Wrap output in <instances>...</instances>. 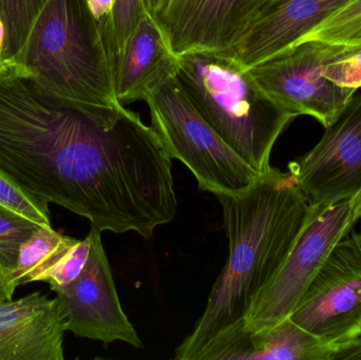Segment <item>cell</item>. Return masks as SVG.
Listing matches in <instances>:
<instances>
[{"label":"cell","mask_w":361,"mask_h":360,"mask_svg":"<svg viewBox=\"0 0 361 360\" xmlns=\"http://www.w3.org/2000/svg\"><path fill=\"white\" fill-rule=\"evenodd\" d=\"M145 13L147 12L144 0H116L112 14L101 21L114 61L122 52L127 39Z\"/></svg>","instance_id":"20"},{"label":"cell","mask_w":361,"mask_h":360,"mask_svg":"<svg viewBox=\"0 0 361 360\" xmlns=\"http://www.w3.org/2000/svg\"><path fill=\"white\" fill-rule=\"evenodd\" d=\"M39 224L0 205V266L6 276L14 270L19 249Z\"/></svg>","instance_id":"19"},{"label":"cell","mask_w":361,"mask_h":360,"mask_svg":"<svg viewBox=\"0 0 361 360\" xmlns=\"http://www.w3.org/2000/svg\"><path fill=\"white\" fill-rule=\"evenodd\" d=\"M271 0H171L154 21L171 52H231Z\"/></svg>","instance_id":"10"},{"label":"cell","mask_w":361,"mask_h":360,"mask_svg":"<svg viewBox=\"0 0 361 360\" xmlns=\"http://www.w3.org/2000/svg\"><path fill=\"white\" fill-rule=\"evenodd\" d=\"M248 71L280 107L296 116H312L324 128L338 118L357 92L324 75L317 42H299Z\"/></svg>","instance_id":"7"},{"label":"cell","mask_w":361,"mask_h":360,"mask_svg":"<svg viewBox=\"0 0 361 360\" xmlns=\"http://www.w3.org/2000/svg\"><path fill=\"white\" fill-rule=\"evenodd\" d=\"M150 120L171 159L182 162L200 190L239 194L259 173L246 164L202 118L178 82L176 74L154 85L144 99Z\"/></svg>","instance_id":"4"},{"label":"cell","mask_w":361,"mask_h":360,"mask_svg":"<svg viewBox=\"0 0 361 360\" xmlns=\"http://www.w3.org/2000/svg\"><path fill=\"white\" fill-rule=\"evenodd\" d=\"M176 77L219 137L259 175L271 166L276 142L297 118L273 101L228 52L178 57Z\"/></svg>","instance_id":"3"},{"label":"cell","mask_w":361,"mask_h":360,"mask_svg":"<svg viewBox=\"0 0 361 360\" xmlns=\"http://www.w3.org/2000/svg\"><path fill=\"white\" fill-rule=\"evenodd\" d=\"M358 219L355 198L312 205L300 236L274 280L255 300L244 327L264 329L288 318L333 247L351 232Z\"/></svg>","instance_id":"5"},{"label":"cell","mask_w":361,"mask_h":360,"mask_svg":"<svg viewBox=\"0 0 361 360\" xmlns=\"http://www.w3.org/2000/svg\"><path fill=\"white\" fill-rule=\"evenodd\" d=\"M288 318L326 344L361 338V241L356 232L333 247Z\"/></svg>","instance_id":"6"},{"label":"cell","mask_w":361,"mask_h":360,"mask_svg":"<svg viewBox=\"0 0 361 360\" xmlns=\"http://www.w3.org/2000/svg\"><path fill=\"white\" fill-rule=\"evenodd\" d=\"M90 254L80 276L55 292L66 331L105 345L122 342L144 348L143 342L123 310L102 232L91 226Z\"/></svg>","instance_id":"8"},{"label":"cell","mask_w":361,"mask_h":360,"mask_svg":"<svg viewBox=\"0 0 361 360\" xmlns=\"http://www.w3.org/2000/svg\"><path fill=\"white\" fill-rule=\"evenodd\" d=\"M319 44L324 75L338 86L361 88V44L353 46Z\"/></svg>","instance_id":"18"},{"label":"cell","mask_w":361,"mask_h":360,"mask_svg":"<svg viewBox=\"0 0 361 360\" xmlns=\"http://www.w3.org/2000/svg\"><path fill=\"white\" fill-rule=\"evenodd\" d=\"M76 242L78 239L61 234L52 226H38L21 245L16 266L8 275L12 289L39 281Z\"/></svg>","instance_id":"15"},{"label":"cell","mask_w":361,"mask_h":360,"mask_svg":"<svg viewBox=\"0 0 361 360\" xmlns=\"http://www.w3.org/2000/svg\"><path fill=\"white\" fill-rule=\"evenodd\" d=\"M305 42H318L343 46L360 44L361 0H351L335 11L328 18L303 36L297 44Z\"/></svg>","instance_id":"16"},{"label":"cell","mask_w":361,"mask_h":360,"mask_svg":"<svg viewBox=\"0 0 361 360\" xmlns=\"http://www.w3.org/2000/svg\"><path fill=\"white\" fill-rule=\"evenodd\" d=\"M88 6L94 18L103 21L114 12L116 0H88Z\"/></svg>","instance_id":"23"},{"label":"cell","mask_w":361,"mask_h":360,"mask_svg":"<svg viewBox=\"0 0 361 360\" xmlns=\"http://www.w3.org/2000/svg\"><path fill=\"white\" fill-rule=\"evenodd\" d=\"M14 292L15 290L12 289L10 283H8L6 272L0 266V304L13 300Z\"/></svg>","instance_id":"24"},{"label":"cell","mask_w":361,"mask_h":360,"mask_svg":"<svg viewBox=\"0 0 361 360\" xmlns=\"http://www.w3.org/2000/svg\"><path fill=\"white\" fill-rule=\"evenodd\" d=\"M4 42H6V29H4V21L0 17V74L10 71V67L4 59Z\"/></svg>","instance_id":"26"},{"label":"cell","mask_w":361,"mask_h":360,"mask_svg":"<svg viewBox=\"0 0 361 360\" xmlns=\"http://www.w3.org/2000/svg\"><path fill=\"white\" fill-rule=\"evenodd\" d=\"M355 202H356V206H357L358 213H360V218H361V194H358V196L356 197Z\"/></svg>","instance_id":"27"},{"label":"cell","mask_w":361,"mask_h":360,"mask_svg":"<svg viewBox=\"0 0 361 360\" xmlns=\"http://www.w3.org/2000/svg\"><path fill=\"white\" fill-rule=\"evenodd\" d=\"M169 1L171 0H144V6H145L146 12L152 18H156L159 14H161L166 8Z\"/></svg>","instance_id":"25"},{"label":"cell","mask_w":361,"mask_h":360,"mask_svg":"<svg viewBox=\"0 0 361 360\" xmlns=\"http://www.w3.org/2000/svg\"><path fill=\"white\" fill-rule=\"evenodd\" d=\"M0 205L27 218L39 225L52 226L49 203L17 185L0 170Z\"/></svg>","instance_id":"21"},{"label":"cell","mask_w":361,"mask_h":360,"mask_svg":"<svg viewBox=\"0 0 361 360\" xmlns=\"http://www.w3.org/2000/svg\"><path fill=\"white\" fill-rule=\"evenodd\" d=\"M361 338L343 345L326 344L290 318L273 327L250 330L244 325L210 340L195 360L357 359Z\"/></svg>","instance_id":"11"},{"label":"cell","mask_w":361,"mask_h":360,"mask_svg":"<svg viewBox=\"0 0 361 360\" xmlns=\"http://www.w3.org/2000/svg\"><path fill=\"white\" fill-rule=\"evenodd\" d=\"M351 0H271L228 52L245 69L288 50Z\"/></svg>","instance_id":"12"},{"label":"cell","mask_w":361,"mask_h":360,"mask_svg":"<svg viewBox=\"0 0 361 360\" xmlns=\"http://www.w3.org/2000/svg\"><path fill=\"white\" fill-rule=\"evenodd\" d=\"M44 94L82 105H118L114 61L88 0H46L11 63Z\"/></svg>","instance_id":"2"},{"label":"cell","mask_w":361,"mask_h":360,"mask_svg":"<svg viewBox=\"0 0 361 360\" xmlns=\"http://www.w3.org/2000/svg\"><path fill=\"white\" fill-rule=\"evenodd\" d=\"M44 2L46 0H0V17L6 29L4 59L10 69Z\"/></svg>","instance_id":"17"},{"label":"cell","mask_w":361,"mask_h":360,"mask_svg":"<svg viewBox=\"0 0 361 360\" xmlns=\"http://www.w3.org/2000/svg\"><path fill=\"white\" fill-rule=\"evenodd\" d=\"M90 254V238L78 242L56 262L53 268L40 277L39 281L48 283L53 292L59 291L73 283L86 266Z\"/></svg>","instance_id":"22"},{"label":"cell","mask_w":361,"mask_h":360,"mask_svg":"<svg viewBox=\"0 0 361 360\" xmlns=\"http://www.w3.org/2000/svg\"><path fill=\"white\" fill-rule=\"evenodd\" d=\"M177 67L178 57L158 23L145 13L114 59L116 99L123 106L144 101L154 85L176 74Z\"/></svg>","instance_id":"14"},{"label":"cell","mask_w":361,"mask_h":360,"mask_svg":"<svg viewBox=\"0 0 361 360\" xmlns=\"http://www.w3.org/2000/svg\"><path fill=\"white\" fill-rule=\"evenodd\" d=\"M228 239L226 263L205 310L175 352L195 360L216 336L245 323L258 296L279 272L311 215L294 175L271 167L239 194H216Z\"/></svg>","instance_id":"1"},{"label":"cell","mask_w":361,"mask_h":360,"mask_svg":"<svg viewBox=\"0 0 361 360\" xmlns=\"http://www.w3.org/2000/svg\"><path fill=\"white\" fill-rule=\"evenodd\" d=\"M358 237H360V241H361V228H360V232H358Z\"/></svg>","instance_id":"28"},{"label":"cell","mask_w":361,"mask_h":360,"mask_svg":"<svg viewBox=\"0 0 361 360\" xmlns=\"http://www.w3.org/2000/svg\"><path fill=\"white\" fill-rule=\"evenodd\" d=\"M66 332L56 298L35 292L0 304V360H63Z\"/></svg>","instance_id":"13"},{"label":"cell","mask_w":361,"mask_h":360,"mask_svg":"<svg viewBox=\"0 0 361 360\" xmlns=\"http://www.w3.org/2000/svg\"><path fill=\"white\" fill-rule=\"evenodd\" d=\"M288 171L315 206L361 194V94L326 128L315 147L288 164Z\"/></svg>","instance_id":"9"}]
</instances>
